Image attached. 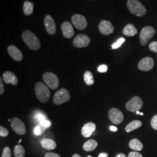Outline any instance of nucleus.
Listing matches in <instances>:
<instances>
[{
	"label": "nucleus",
	"instance_id": "f257e3e1",
	"mask_svg": "<svg viewBox=\"0 0 157 157\" xmlns=\"http://www.w3.org/2000/svg\"><path fill=\"white\" fill-rule=\"evenodd\" d=\"M22 38L31 50L37 51L41 47V43L36 35L30 30H26L22 34Z\"/></svg>",
	"mask_w": 157,
	"mask_h": 157
},
{
	"label": "nucleus",
	"instance_id": "f03ea898",
	"mask_svg": "<svg viewBox=\"0 0 157 157\" xmlns=\"http://www.w3.org/2000/svg\"><path fill=\"white\" fill-rule=\"evenodd\" d=\"M35 93L37 99L43 103H46L50 98V91L42 82H37L35 85Z\"/></svg>",
	"mask_w": 157,
	"mask_h": 157
},
{
	"label": "nucleus",
	"instance_id": "7ed1b4c3",
	"mask_svg": "<svg viewBox=\"0 0 157 157\" xmlns=\"http://www.w3.org/2000/svg\"><path fill=\"white\" fill-rule=\"evenodd\" d=\"M127 6L130 12L137 17H143L147 13L146 8L138 0H128Z\"/></svg>",
	"mask_w": 157,
	"mask_h": 157
},
{
	"label": "nucleus",
	"instance_id": "20e7f679",
	"mask_svg": "<svg viewBox=\"0 0 157 157\" xmlns=\"http://www.w3.org/2000/svg\"><path fill=\"white\" fill-rule=\"evenodd\" d=\"M155 29L150 26H147L143 29L140 34L141 45L143 46L146 45L155 35Z\"/></svg>",
	"mask_w": 157,
	"mask_h": 157
},
{
	"label": "nucleus",
	"instance_id": "39448f33",
	"mask_svg": "<svg viewBox=\"0 0 157 157\" xmlns=\"http://www.w3.org/2000/svg\"><path fill=\"white\" fill-rule=\"evenodd\" d=\"M70 98L71 95L69 92L66 89L62 88L56 93L53 97V101L56 105H59L67 102Z\"/></svg>",
	"mask_w": 157,
	"mask_h": 157
},
{
	"label": "nucleus",
	"instance_id": "423d86ee",
	"mask_svg": "<svg viewBox=\"0 0 157 157\" xmlns=\"http://www.w3.org/2000/svg\"><path fill=\"white\" fill-rule=\"evenodd\" d=\"M43 79L47 86L52 90H56L59 86V79L54 73L46 72L43 75Z\"/></svg>",
	"mask_w": 157,
	"mask_h": 157
},
{
	"label": "nucleus",
	"instance_id": "0eeeda50",
	"mask_svg": "<svg viewBox=\"0 0 157 157\" xmlns=\"http://www.w3.org/2000/svg\"><path fill=\"white\" fill-rule=\"evenodd\" d=\"M143 105V102L140 97L135 96L126 103V108L130 112H137L142 108Z\"/></svg>",
	"mask_w": 157,
	"mask_h": 157
},
{
	"label": "nucleus",
	"instance_id": "6e6552de",
	"mask_svg": "<svg viewBox=\"0 0 157 157\" xmlns=\"http://www.w3.org/2000/svg\"><path fill=\"white\" fill-rule=\"evenodd\" d=\"M108 117L109 120L115 124H119L124 121L123 113L116 108H111L108 112Z\"/></svg>",
	"mask_w": 157,
	"mask_h": 157
},
{
	"label": "nucleus",
	"instance_id": "1a4fd4ad",
	"mask_svg": "<svg viewBox=\"0 0 157 157\" xmlns=\"http://www.w3.org/2000/svg\"><path fill=\"white\" fill-rule=\"evenodd\" d=\"M11 124L13 131L17 135H23L26 132V126L22 121L17 117L12 118Z\"/></svg>",
	"mask_w": 157,
	"mask_h": 157
},
{
	"label": "nucleus",
	"instance_id": "9d476101",
	"mask_svg": "<svg viewBox=\"0 0 157 157\" xmlns=\"http://www.w3.org/2000/svg\"><path fill=\"white\" fill-rule=\"evenodd\" d=\"M91 39L90 37L83 34H80L74 39L73 44L76 48H85L89 45Z\"/></svg>",
	"mask_w": 157,
	"mask_h": 157
},
{
	"label": "nucleus",
	"instance_id": "9b49d317",
	"mask_svg": "<svg viewBox=\"0 0 157 157\" xmlns=\"http://www.w3.org/2000/svg\"><path fill=\"white\" fill-rule=\"evenodd\" d=\"M74 26L78 30H84L87 26V21L85 17L80 14H75L72 17Z\"/></svg>",
	"mask_w": 157,
	"mask_h": 157
},
{
	"label": "nucleus",
	"instance_id": "f8f14e48",
	"mask_svg": "<svg viewBox=\"0 0 157 157\" xmlns=\"http://www.w3.org/2000/svg\"><path fill=\"white\" fill-rule=\"evenodd\" d=\"M44 22L45 29L48 33L50 35H54L56 33V24L52 17L50 15H46Z\"/></svg>",
	"mask_w": 157,
	"mask_h": 157
},
{
	"label": "nucleus",
	"instance_id": "ddd939ff",
	"mask_svg": "<svg viewBox=\"0 0 157 157\" xmlns=\"http://www.w3.org/2000/svg\"><path fill=\"white\" fill-rule=\"evenodd\" d=\"M154 66V61L151 57H146L143 58L138 63V67L141 71H149L151 70Z\"/></svg>",
	"mask_w": 157,
	"mask_h": 157
},
{
	"label": "nucleus",
	"instance_id": "4468645a",
	"mask_svg": "<svg viewBox=\"0 0 157 157\" xmlns=\"http://www.w3.org/2000/svg\"><path fill=\"white\" fill-rule=\"evenodd\" d=\"M98 29L102 34L107 36L114 32V28L109 21L103 20L98 25Z\"/></svg>",
	"mask_w": 157,
	"mask_h": 157
},
{
	"label": "nucleus",
	"instance_id": "2eb2a0df",
	"mask_svg": "<svg viewBox=\"0 0 157 157\" xmlns=\"http://www.w3.org/2000/svg\"><path fill=\"white\" fill-rule=\"evenodd\" d=\"M8 52L12 58L17 62H20L23 60L22 53L15 45H11L8 47Z\"/></svg>",
	"mask_w": 157,
	"mask_h": 157
},
{
	"label": "nucleus",
	"instance_id": "dca6fc26",
	"mask_svg": "<svg viewBox=\"0 0 157 157\" xmlns=\"http://www.w3.org/2000/svg\"><path fill=\"white\" fill-rule=\"evenodd\" d=\"M63 36L67 39H71L75 35V30L72 25L69 22H64L61 25Z\"/></svg>",
	"mask_w": 157,
	"mask_h": 157
},
{
	"label": "nucleus",
	"instance_id": "f3484780",
	"mask_svg": "<svg viewBox=\"0 0 157 157\" xmlns=\"http://www.w3.org/2000/svg\"><path fill=\"white\" fill-rule=\"evenodd\" d=\"M96 129L95 124L93 122H88L85 124L82 129V134L84 137H90Z\"/></svg>",
	"mask_w": 157,
	"mask_h": 157
},
{
	"label": "nucleus",
	"instance_id": "a211bd4d",
	"mask_svg": "<svg viewBox=\"0 0 157 157\" xmlns=\"http://www.w3.org/2000/svg\"><path fill=\"white\" fill-rule=\"evenodd\" d=\"M2 78L6 84L11 83L13 86H17L18 83V80L17 76L11 72L6 71L2 75Z\"/></svg>",
	"mask_w": 157,
	"mask_h": 157
},
{
	"label": "nucleus",
	"instance_id": "6ab92c4d",
	"mask_svg": "<svg viewBox=\"0 0 157 157\" xmlns=\"http://www.w3.org/2000/svg\"><path fill=\"white\" fill-rule=\"evenodd\" d=\"M41 146H42L44 148L52 150L56 148V141L50 139H43L40 141Z\"/></svg>",
	"mask_w": 157,
	"mask_h": 157
},
{
	"label": "nucleus",
	"instance_id": "aec40b11",
	"mask_svg": "<svg viewBox=\"0 0 157 157\" xmlns=\"http://www.w3.org/2000/svg\"><path fill=\"white\" fill-rule=\"evenodd\" d=\"M122 33L126 36H134L137 33V30L132 24H128L124 28Z\"/></svg>",
	"mask_w": 157,
	"mask_h": 157
},
{
	"label": "nucleus",
	"instance_id": "412c9836",
	"mask_svg": "<svg viewBox=\"0 0 157 157\" xmlns=\"http://www.w3.org/2000/svg\"><path fill=\"white\" fill-rule=\"evenodd\" d=\"M129 146L131 149L136 151H141L143 149L142 143L137 139H133L130 141Z\"/></svg>",
	"mask_w": 157,
	"mask_h": 157
},
{
	"label": "nucleus",
	"instance_id": "4be33fe9",
	"mask_svg": "<svg viewBox=\"0 0 157 157\" xmlns=\"http://www.w3.org/2000/svg\"><path fill=\"white\" fill-rule=\"evenodd\" d=\"M97 145H98V143L96 141L93 139H91L84 143L83 148L86 151H94L97 148Z\"/></svg>",
	"mask_w": 157,
	"mask_h": 157
},
{
	"label": "nucleus",
	"instance_id": "5701e85b",
	"mask_svg": "<svg viewBox=\"0 0 157 157\" xmlns=\"http://www.w3.org/2000/svg\"><path fill=\"white\" fill-rule=\"evenodd\" d=\"M141 126H142V122L140 121L135 120L133 121H132L126 126V127L125 128V130L126 132L129 133L133 131L135 129L140 128Z\"/></svg>",
	"mask_w": 157,
	"mask_h": 157
},
{
	"label": "nucleus",
	"instance_id": "b1692460",
	"mask_svg": "<svg viewBox=\"0 0 157 157\" xmlns=\"http://www.w3.org/2000/svg\"><path fill=\"white\" fill-rule=\"evenodd\" d=\"M34 5L33 3L30 2L28 1H26L23 4V12L26 15H30L33 12Z\"/></svg>",
	"mask_w": 157,
	"mask_h": 157
},
{
	"label": "nucleus",
	"instance_id": "393cba45",
	"mask_svg": "<svg viewBox=\"0 0 157 157\" xmlns=\"http://www.w3.org/2000/svg\"><path fill=\"white\" fill-rule=\"evenodd\" d=\"M85 83L88 86H91L94 83V79L92 73L90 71H86L84 74Z\"/></svg>",
	"mask_w": 157,
	"mask_h": 157
},
{
	"label": "nucleus",
	"instance_id": "a878e982",
	"mask_svg": "<svg viewBox=\"0 0 157 157\" xmlns=\"http://www.w3.org/2000/svg\"><path fill=\"white\" fill-rule=\"evenodd\" d=\"M13 152L15 157H24L25 155V148L21 145H17L15 146Z\"/></svg>",
	"mask_w": 157,
	"mask_h": 157
},
{
	"label": "nucleus",
	"instance_id": "bb28decb",
	"mask_svg": "<svg viewBox=\"0 0 157 157\" xmlns=\"http://www.w3.org/2000/svg\"><path fill=\"white\" fill-rule=\"evenodd\" d=\"M124 41H125V39L124 38H123V37L120 38L119 39L117 40V41L116 43H115L112 44V49H117V48H119Z\"/></svg>",
	"mask_w": 157,
	"mask_h": 157
},
{
	"label": "nucleus",
	"instance_id": "cd10ccee",
	"mask_svg": "<svg viewBox=\"0 0 157 157\" xmlns=\"http://www.w3.org/2000/svg\"><path fill=\"white\" fill-rule=\"evenodd\" d=\"M2 157H11V151L9 147H6L4 148Z\"/></svg>",
	"mask_w": 157,
	"mask_h": 157
},
{
	"label": "nucleus",
	"instance_id": "c85d7f7f",
	"mask_svg": "<svg viewBox=\"0 0 157 157\" xmlns=\"http://www.w3.org/2000/svg\"><path fill=\"white\" fill-rule=\"evenodd\" d=\"M9 135V131L2 126H0V136L1 137H6Z\"/></svg>",
	"mask_w": 157,
	"mask_h": 157
},
{
	"label": "nucleus",
	"instance_id": "c756f323",
	"mask_svg": "<svg viewBox=\"0 0 157 157\" xmlns=\"http://www.w3.org/2000/svg\"><path fill=\"white\" fill-rule=\"evenodd\" d=\"M149 49L150 50L157 53V41H153L149 44Z\"/></svg>",
	"mask_w": 157,
	"mask_h": 157
},
{
	"label": "nucleus",
	"instance_id": "7c9ffc66",
	"mask_svg": "<svg viewBox=\"0 0 157 157\" xmlns=\"http://www.w3.org/2000/svg\"><path fill=\"white\" fill-rule=\"evenodd\" d=\"M151 125L153 129L157 130V115H155L152 118Z\"/></svg>",
	"mask_w": 157,
	"mask_h": 157
},
{
	"label": "nucleus",
	"instance_id": "2f4dec72",
	"mask_svg": "<svg viewBox=\"0 0 157 157\" xmlns=\"http://www.w3.org/2000/svg\"><path fill=\"white\" fill-rule=\"evenodd\" d=\"M108 67L107 65H101L98 67V71L100 73H105L108 71Z\"/></svg>",
	"mask_w": 157,
	"mask_h": 157
},
{
	"label": "nucleus",
	"instance_id": "473e14b6",
	"mask_svg": "<svg viewBox=\"0 0 157 157\" xmlns=\"http://www.w3.org/2000/svg\"><path fill=\"white\" fill-rule=\"evenodd\" d=\"M39 125L45 128H48V127L50 126L51 123L49 121H47V120L45 119V120H44L43 121H41L40 122Z\"/></svg>",
	"mask_w": 157,
	"mask_h": 157
},
{
	"label": "nucleus",
	"instance_id": "72a5a7b5",
	"mask_svg": "<svg viewBox=\"0 0 157 157\" xmlns=\"http://www.w3.org/2000/svg\"><path fill=\"white\" fill-rule=\"evenodd\" d=\"M128 157H143L140 152L137 151L131 152L129 153Z\"/></svg>",
	"mask_w": 157,
	"mask_h": 157
},
{
	"label": "nucleus",
	"instance_id": "f704fd0d",
	"mask_svg": "<svg viewBox=\"0 0 157 157\" xmlns=\"http://www.w3.org/2000/svg\"><path fill=\"white\" fill-rule=\"evenodd\" d=\"M35 118L37 119L38 121H39L40 122L43 121L46 119H45V116H44L43 114L41 113H37V114L35 115Z\"/></svg>",
	"mask_w": 157,
	"mask_h": 157
},
{
	"label": "nucleus",
	"instance_id": "c9c22d12",
	"mask_svg": "<svg viewBox=\"0 0 157 157\" xmlns=\"http://www.w3.org/2000/svg\"><path fill=\"white\" fill-rule=\"evenodd\" d=\"M34 133L36 136L42 135L41 134V127L40 125L36 126V127L34 128Z\"/></svg>",
	"mask_w": 157,
	"mask_h": 157
},
{
	"label": "nucleus",
	"instance_id": "e433bc0d",
	"mask_svg": "<svg viewBox=\"0 0 157 157\" xmlns=\"http://www.w3.org/2000/svg\"><path fill=\"white\" fill-rule=\"evenodd\" d=\"M44 157H61V156L54 152H47L45 154Z\"/></svg>",
	"mask_w": 157,
	"mask_h": 157
},
{
	"label": "nucleus",
	"instance_id": "4c0bfd02",
	"mask_svg": "<svg viewBox=\"0 0 157 157\" xmlns=\"http://www.w3.org/2000/svg\"><path fill=\"white\" fill-rule=\"evenodd\" d=\"M4 85L2 84V78H0V94L2 95V94H4Z\"/></svg>",
	"mask_w": 157,
	"mask_h": 157
},
{
	"label": "nucleus",
	"instance_id": "58836bf2",
	"mask_svg": "<svg viewBox=\"0 0 157 157\" xmlns=\"http://www.w3.org/2000/svg\"><path fill=\"white\" fill-rule=\"evenodd\" d=\"M98 157H109V156H108V154L107 152H102V153L99 154Z\"/></svg>",
	"mask_w": 157,
	"mask_h": 157
},
{
	"label": "nucleus",
	"instance_id": "ea45409f",
	"mask_svg": "<svg viewBox=\"0 0 157 157\" xmlns=\"http://www.w3.org/2000/svg\"><path fill=\"white\" fill-rule=\"evenodd\" d=\"M109 129L112 132H117L118 130L116 126H111L110 128H109Z\"/></svg>",
	"mask_w": 157,
	"mask_h": 157
},
{
	"label": "nucleus",
	"instance_id": "a19ab883",
	"mask_svg": "<svg viewBox=\"0 0 157 157\" xmlns=\"http://www.w3.org/2000/svg\"><path fill=\"white\" fill-rule=\"evenodd\" d=\"M115 157H126V155L124 154V153H120L118 155H117V156Z\"/></svg>",
	"mask_w": 157,
	"mask_h": 157
},
{
	"label": "nucleus",
	"instance_id": "79ce46f5",
	"mask_svg": "<svg viewBox=\"0 0 157 157\" xmlns=\"http://www.w3.org/2000/svg\"><path fill=\"white\" fill-rule=\"evenodd\" d=\"M82 157L80 155H78V154H74L73 155V157Z\"/></svg>",
	"mask_w": 157,
	"mask_h": 157
},
{
	"label": "nucleus",
	"instance_id": "37998d69",
	"mask_svg": "<svg viewBox=\"0 0 157 157\" xmlns=\"http://www.w3.org/2000/svg\"><path fill=\"white\" fill-rule=\"evenodd\" d=\"M136 113H137V115H139V114H140V113L139 111H137V112H136Z\"/></svg>",
	"mask_w": 157,
	"mask_h": 157
},
{
	"label": "nucleus",
	"instance_id": "c03bdc74",
	"mask_svg": "<svg viewBox=\"0 0 157 157\" xmlns=\"http://www.w3.org/2000/svg\"><path fill=\"white\" fill-rule=\"evenodd\" d=\"M21 142H22V139H20V140H19V142H18V143H20Z\"/></svg>",
	"mask_w": 157,
	"mask_h": 157
},
{
	"label": "nucleus",
	"instance_id": "a18cd8bd",
	"mask_svg": "<svg viewBox=\"0 0 157 157\" xmlns=\"http://www.w3.org/2000/svg\"><path fill=\"white\" fill-rule=\"evenodd\" d=\"M141 115H143V113H140Z\"/></svg>",
	"mask_w": 157,
	"mask_h": 157
},
{
	"label": "nucleus",
	"instance_id": "49530a36",
	"mask_svg": "<svg viewBox=\"0 0 157 157\" xmlns=\"http://www.w3.org/2000/svg\"><path fill=\"white\" fill-rule=\"evenodd\" d=\"M87 157H92L91 155H89V156H87Z\"/></svg>",
	"mask_w": 157,
	"mask_h": 157
}]
</instances>
